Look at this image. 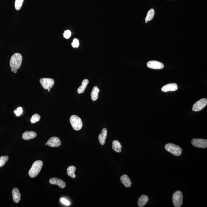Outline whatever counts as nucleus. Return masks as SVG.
<instances>
[{
	"label": "nucleus",
	"instance_id": "423d86ee",
	"mask_svg": "<svg viewBox=\"0 0 207 207\" xmlns=\"http://www.w3.org/2000/svg\"><path fill=\"white\" fill-rule=\"evenodd\" d=\"M207 104V99L206 98H202L194 105L192 110L195 112L200 111L206 106Z\"/></svg>",
	"mask_w": 207,
	"mask_h": 207
},
{
	"label": "nucleus",
	"instance_id": "aec40b11",
	"mask_svg": "<svg viewBox=\"0 0 207 207\" xmlns=\"http://www.w3.org/2000/svg\"><path fill=\"white\" fill-rule=\"evenodd\" d=\"M88 83L89 81L87 79H85L83 80L82 82L81 86L77 89V93L79 94L84 93Z\"/></svg>",
	"mask_w": 207,
	"mask_h": 207
},
{
	"label": "nucleus",
	"instance_id": "20e7f679",
	"mask_svg": "<svg viewBox=\"0 0 207 207\" xmlns=\"http://www.w3.org/2000/svg\"><path fill=\"white\" fill-rule=\"evenodd\" d=\"M70 121L73 129L75 130H80L83 127L82 121L78 116L74 115L71 116Z\"/></svg>",
	"mask_w": 207,
	"mask_h": 207
},
{
	"label": "nucleus",
	"instance_id": "412c9836",
	"mask_svg": "<svg viewBox=\"0 0 207 207\" xmlns=\"http://www.w3.org/2000/svg\"><path fill=\"white\" fill-rule=\"evenodd\" d=\"M76 170V168L74 166H70L67 169V173L69 177L72 178H76V176L75 172Z\"/></svg>",
	"mask_w": 207,
	"mask_h": 207
},
{
	"label": "nucleus",
	"instance_id": "473e14b6",
	"mask_svg": "<svg viewBox=\"0 0 207 207\" xmlns=\"http://www.w3.org/2000/svg\"><path fill=\"white\" fill-rule=\"evenodd\" d=\"M145 23H147V21H145Z\"/></svg>",
	"mask_w": 207,
	"mask_h": 207
},
{
	"label": "nucleus",
	"instance_id": "4be33fe9",
	"mask_svg": "<svg viewBox=\"0 0 207 207\" xmlns=\"http://www.w3.org/2000/svg\"><path fill=\"white\" fill-rule=\"evenodd\" d=\"M154 15L155 11L153 9H152L149 10L148 13H147L146 17L145 18V21L147 22L151 21L153 19V17H154Z\"/></svg>",
	"mask_w": 207,
	"mask_h": 207
},
{
	"label": "nucleus",
	"instance_id": "6ab92c4d",
	"mask_svg": "<svg viewBox=\"0 0 207 207\" xmlns=\"http://www.w3.org/2000/svg\"><path fill=\"white\" fill-rule=\"evenodd\" d=\"M99 92V89L97 86L94 87L91 93V96L92 101H95L98 99V94Z\"/></svg>",
	"mask_w": 207,
	"mask_h": 207
},
{
	"label": "nucleus",
	"instance_id": "f8f14e48",
	"mask_svg": "<svg viewBox=\"0 0 207 207\" xmlns=\"http://www.w3.org/2000/svg\"><path fill=\"white\" fill-rule=\"evenodd\" d=\"M178 85L176 83H170L165 85L162 88L161 90L164 92L169 91H175L178 89Z\"/></svg>",
	"mask_w": 207,
	"mask_h": 207
},
{
	"label": "nucleus",
	"instance_id": "f03ea898",
	"mask_svg": "<svg viewBox=\"0 0 207 207\" xmlns=\"http://www.w3.org/2000/svg\"><path fill=\"white\" fill-rule=\"evenodd\" d=\"M43 165V162L41 160H37L33 164L29 172V176L31 178H35L38 175L41 170Z\"/></svg>",
	"mask_w": 207,
	"mask_h": 207
},
{
	"label": "nucleus",
	"instance_id": "6e6552de",
	"mask_svg": "<svg viewBox=\"0 0 207 207\" xmlns=\"http://www.w3.org/2000/svg\"><path fill=\"white\" fill-rule=\"evenodd\" d=\"M40 83L43 87L45 89H51L54 85V80L50 78H42L40 80Z\"/></svg>",
	"mask_w": 207,
	"mask_h": 207
},
{
	"label": "nucleus",
	"instance_id": "cd10ccee",
	"mask_svg": "<svg viewBox=\"0 0 207 207\" xmlns=\"http://www.w3.org/2000/svg\"><path fill=\"white\" fill-rule=\"evenodd\" d=\"M71 35V32L69 30H67L65 31L63 34V37L65 38L68 39L70 37Z\"/></svg>",
	"mask_w": 207,
	"mask_h": 207
},
{
	"label": "nucleus",
	"instance_id": "1a4fd4ad",
	"mask_svg": "<svg viewBox=\"0 0 207 207\" xmlns=\"http://www.w3.org/2000/svg\"><path fill=\"white\" fill-rule=\"evenodd\" d=\"M148 68L154 70H160L164 68V65L161 62L157 61H150L147 62Z\"/></svg>",
	"mask_w": 207,
	"mask_h": 207
},
{
	"label": "nucleus",
	"instance_id": "393cba45",
	"mask_svg": "<svg viewBox=\"0 0 207 207\" xmlns=\"http://www.w3.org/2000/svg\"><path fill=\"white\" fill-rule=\"evenodd\" d=\"M24 0H16L15 6L16 10H20L22 7Z\"/></svg>",
	"mask_w": 207,
	"mask_h": 207
},
{
	"label": "nucleus",
	"instance_id": "a878e982",
	"mask_svg": "<svg viewBox=\"0 0 207 207\" xmlns=\"http://www.w3.org/2000/svg\"><path fill=\"white\" fill-rule=\"evenodd\" d=\"M23 112V109L21 107H19L16 110H15L14 113L16 114L17 116H19Z\"/></svg>",
	"mask_w": 207,
	"mask_h": 207
},
{
	"label": "nucleus",
	"instance_id": "9b49d317",
	"mask_svg": "<svg viewBox=\"0 0 207 207\" xmlns=\"http://www.w3.org/2000/svg\"><path fill=\"white\" fill-rule=\"evenodd\" d=\"M49 183L52 184L57 185L61 188H64L66 187V184L63 180L61 179L56 178H51L49 180Z\"/></svg>",
	"mask_w": 207,
	"mask_h": 207
},
{
	"label": "nucleus",
	"instance_id": "4468645a",
	"mask_svg": "<svg viewBox=\"0 0 207 207\" xmlns=\"http://www.w3.org/2000/svg\"><path fill=\"white\" fill-rule=\"evenodd\" d=\"M37 136V134L32 131H27L22 134V138L23 140H29L33 139Z\"/></svg>",
	"mask_w": 207,
	"mask_h": 207
},
{
	"label": "nucleus",
	"instance_id": "dca6fc26",
	"mask_svg": "<svg viewBox=\"0 0 207 207\" xmlns=\"http://www.w3.org/2000/svg\"><path fill=\"white\" fill-rule=\"evenodd\" d=\"M12 194L14 202L16 203H18L21 198V195L19 189L16 187L13 188L12 191Z\"/></svg>",
	"mask_w": 207,
	"mask_h": 207
},
{
	"label": "nucleus",
	"instance_id": "39448f33",
	"mask_svg": "<svg viewBox=\"0 0 207 207\" xmlns=\"http://www.w3.org/2000/svg\"><path fill=\"white\" fill-rule=\"evenodd\" d=\"M172 201L175 207H181L183 204V195L180 191H177L173 193L172 196Z\"/></svg>",
	"mask_w": 207,
	"mask_h": 207
},
{
	"label": "nucleus",
	"instance_id": "bb28decb",
	"mask_svg": "<svg viewBox=\"0 0 207 207\" xmlns=\"http://www.w3.org/2000/svg\"><path fill=\"white\" fill-rule=\"evenodd\" d=\"M72 47L74 48H77L79 46V41L77 38H74L71 44Z\"/></svg>",
	"mask_w": 207,
	"mask_h": 207
},
{
	"label": "nucleus",
	"instance_id": "a211bd4d",
	"mask_svg": "<svg viewBox=\"0 0 207 207\" xmlns=\"http://www.w3.org/2000/svg\"><path fill=\"white\" fill-rule=\"evenodd\" d=\"M122 147V145L120 141L117 140H114L113 141L112 148L116 152L120 153L121 152Z\"/></svg>",
	"mask_w": 207,
	"mask_h": 207
},
{
	"label": "nucleus",
	"instance_id": "c85d7f7f",
	"mask_svg": "<svg viewBox=\"0 0 207 207\" xmlns=\"http://www.w3.org/2000/svg\"><path fill=\"white\" fill-rule=\"evenodd\" d=\"M60 201L62 203H63L64 205H70V203L69 201L66 200V199L64 198H61L60 199Z\"/></svg>",
	"mask_w": 207,
	"mask_h": 207
},
{
	"label": "nucleus",
	"instance_id": "7c9ffc66",
	"mask_svg": "<svg viewBox=\"0 0 207 207\" xmlns=\"http://www.w3.org/2000/svg\"><path fill=\"white\" fill-rule=\"evenodd\" d=\"M50 89H48V92H50Z\"/></svg>",
	"mask_w": 207,
	"mask_h": 207
},
{
	"label": "nucleus",
	"instance_id": "b1692460",
	"mask_svg": "<svg viewBox=\"0 0 207 207\" xmlns=\"http://www.w3.org/2000/svg\"><path fill=\"white\" fill-rule=\"evenodd\" d=\"M9 160V157L7 156H1L0 157V168L3 166Z\"/></svg>",
	"mask_w": 207,
	"mask_h": 207
},
{
	"label": "nucleus",
	"instance_id": "7ed1b4c3",
	"mask_svg": "<svg viewBox=\"0 0 207 207\" xmlns=\"http://www.w3.org/2000/svg\"><path fill=\"white\" fill-rule=\"evenodd\" d=\"M165 148L167 151L175 156H179L182 154V149L179 146L172 143L166 144Z\"/></svg>",
	"mask_w": 207,
	"mask_h": 207
},
{
	"label": "nucleus",
	"instance_id": "2eb2a0df",
	"mask_svg": "<svg viewBox=\"0 0 207 207\" xmlns=\"http://www.w3.org/2000/svg\"><path fill=\"white\" fill-rule=\"evenodd\" d=\"M120 181L122 184L127 187H131V181L129 177L127 175H122L120 178Z\"/></svg>",
	"mask_w": 207,
	"mask_h": 207
},
{
	"label": "nucleus",
	"instance_id": "c756f323",
	"mask_svg": "<svg viewBox=\"0 0 207 207\" xmlns=\"http://www.w3.org/2000/svg\"><path fill=\"white\" fill-rule=\"evenodd\" d=\"M14 73H16L17 72V70H15L14 72Z\"/></svg>",
	"mask_w": 207,
	"mask_h": 207
},
{
	"label": "nucleus",
	"instance_id": "f3484780",
	"mask_svg": "<svg viewBox=\"0 0 207 207\" xmlns=\"http://www.w3.org/2000/svg\"><path fill=\"white\" fill-rule=\"evenodd\" d=\"M148 201V196L145 195H143L138 199L137 203L138 206L143 207L146 205Z\"/></svg>",
	"mask_w": 207,
	"mask_h": 207
},
{
	"label": "nucleus",
	"instance_id": "5701e85b",
	"mask_svg": "<svg viewBox=\"0 0 207 207\" xmlns=\"http://www.w3.org/2000/svg\"><path fill=\"white\" fill-rule=\"evenodd\" d=\"M41 116L39 114H35L33 115L32 116V117L30 119V122L31 123H35L40 121L41 120Z\"/></svg>",
	"mask_w": 207,
	"mask_h": 207
},
{
	"label": "nucleus",
	"instance_id": "2f4dec72",
	"mask_svg": "<svg viewBox=\"0 0 207 207\" xmlns=\"http://www.w3.org/2000/svg\"><path fill=\"white\" fill-rule=\"evenodd\" d=\"M45 145H48L47 143H46V144H45Z\"/></svg>",
	"mask_w": 207,
	"mask_h": 207
},
{
	"label": "nucleus",
	"instance_id": "ddd939ff",
	"mask_svg": "<svg viewBox=\"0 0 207 207\" xmlns=\"http://www.w3.org/2000/svg\"><path fill=\"white\" fill-rule=\"evenodd\" d=\"M107 134H108V131L106 128H103L102 130V132L98 136V140H99L100 144L101 145H105L106 141Z\"/></svg>",
	"mask_w": 207,
	"mask_h": 207
},
{
	"label": "nucleus",
	"instance_id": "9d476101",
	"mask_svg": "<svg viewBox=\"0 0 207 207\" xmlns=\"http://www.w3.org/2000/svg\"><path fill=\"white\" fill-rule=\"evenodd\" d=\"M48 145L52 147H57L60 146L62 144L61 140L59 138L56 137H53L50 138L47 141Z\"/></svg>",
	"mask_w": 207,
	"mask_h": 207
},
{
	"label": "nucleus",
	"instance_id": "0eeeda50",
	"mask_svg": "<svg viewBox=\"0 0 207 207\" xmlns=\"http://www.w3.org/2000/svg\"><path fill=\"white\" fill-rule=\"evenodd\" d=\"M192 145L196 147L205 148L207 147V140L202 138H193L191 141Z\"/></svg>",
	"mask_w": 207,
	"mask_h": 207
},
{
	"label": "nucleus",
	"instance_id": "f257e3e1",
	"mask_svg": "<svg viewBox=\"0 0 207 207\" xmlns=\"http://www.w3.org/2000/svg\"><path fill=\"white\" fill-rule=\"evenodd\" d=\"M22 61V56L20 53H14L10 61V66L11 69L17 70L20 68Z\"/></svg>",
	"mask_w": 207,
	"mask_h": 207
}]
</instances>
